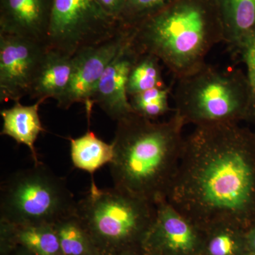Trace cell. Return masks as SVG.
Listing matches in <instances>:
<instances>
[{"mask_svg": "<svg viewBox=\"0 0 255 255\" xmlns=\"http://www.w3.org/2000/svg\"><path fill=\"white\" fill-rule=\"evenodd\" d=\"M132 34V30L128 39L106 68L91 98L92 107L99 106L115 122L134 112L127 93V84L130 70L141 53L134 45Z\"/></svg>", "mask_w": 255, "mask_h": 255, "instance_id": "obj_11", "label": "cell"}, {"mask_svg": "<svg viewBox=\"0 0 255 255\" xmlns=\"http://www.w3.org/2000/svg\"><path fill=\"white\" fill-rule=\"evenodd\" d=\"M77 204L65 179L40 162L2 182L0 221L16 226L54 225L76 214Z\"/></svg>", "mask_w": 255, "mask_h": 255, "instance_id": "obj_6", "label": "cell"}, {"mask_svg": "<svg viewBox=\"0 0 255 255\" xmlns=\"http://www.w3.org/2000/svg\"><path fill=\"white\" fill-rule=\"evenodd\" d=\"M247 251L255 255V222L246 231Z\"/></svg>", "mask_w": 255, "mask_h": 255, "instance_id": "obj_25", "label": "cell"}, {"mask_svg": "<svg viewBox=\"0 0 255 255\" xmlns=\"http://www.w3.org/2000/svg\"><path fill=\"white\" fill-rule=\"evenodd\" d=\"M174 1L175 0H127L119 21L125 27H135Z\"/></svg>", "mask_w": 255, "mask_h": 255, "instance_id": "obj_22", "label": "cell"}, {"mask_svg": "<svg viewBox=\"0 0 255 255\" xmlns=\"http://www.w3.org/2000/svg\"><path fill=\"white\" fill-rule=\"evenodd\" d=\"M132 33V28L122 26L117 34L95 46L89 47L73 56L71 80L63 96L57 101L62 110H69L75 104L85 105L90 119L92 96L104 72Z\"/></svg>", "mask_w": 255, "mask_h": 255, "instance_id": "obj_9", "label": "cell"}, {"mask_svg": "<svg viewBox=\"0 0 255 255\" xmlns=\"http://www.w3.org/2000/svg\"><path fill=\"white\" fill-rule=\"evenodd\" d=\"M232 53L244 37L255 30V0H214Z\"/></svg>", "mask_w": 255, "mask_h": 255, "instance_id": "obj_15", "label": "cell"}, {"mask_svg": "<svg viewBox=\"0 0 255 255\" xmlns=\"http://www.w3.org/2000/svg\"><path fill=\"white\" fill-rule=\"evenodd\" d=\"M73 69V57L47 50L28 96L33 100L54 99L57 102L68 88Z\"/></svg>", "mask_w": 255, "mask_h": 255, "instance_id": "obj_13", "label": "cell"}, {"mask_svg": "<svg viewBox=\"0 0 255 255\" xmlns=\"http://www.w3.org/2000/svg\"><path fill=\"white\" fill-rule=\"evenodd\" d=\"M11 225L16 246H22L37 255H63L53 225Z\"/></svg>", "mask_w": 255, "mask_h": 255, "instance_id": "obj_18", "label": "cell"}, {"mask_svg": "<svg viewBox=\"0 0 255 255\" xmlns=\"http://www.w3.org/2000/svg\"><path fill=\"white\" fill-rule=\"evenodd\" d=\"M104 9L113 17L119 20L127 0H98Z\"/></svg>", "mask_w": 255, "mask_h": 255, "instance_id": "obj_24", "label": "cell"}, {"mask_svg": "<svg viewBox=\"0 0 255 255\" xmlns=\"http://www.w3.org/2000/svg\"><path fill=\"white\" fill-rule=\"evenodd\" d=\"M122 26L98 0H53L47 48L73 57L112 38Z\"/></svg>", "mask_w": 255, "mask_h": 255, "instance_id": "obj_7", "label": "cell"}, {"mask_svg": "<svg viewBox=\"0 0 255 255\" xmlns=\"http://www.w3.org/2000/svg\"><path fill=\"white\" fill-rule=\"evenodd\" d=\"M44 43L0 33V101L20 102L29 95L46 55Z\"/></svg>", "mask_w": 255, "mask_h": 255, "instance_id": "obj_8", "label": "cell"}, {"mask_svg": "<svg viewBox=\"0 0 255 255\" xmlns=\"http://www.w3.org/2000/svg\"><path fill=\"white\" fill-rule=\"evenodd\" d=\"M132 28L140 53L155 55L179 80L205 65L224 31L214 0H175Z\"/></svg>", "mask_w": 255, "mask_h": 255, "instance_id": "obj_3", "label": "cell"}, {"mask_svg": "<svg viewBox=\"0 0 255 255\" xmlns=\"http://www.w3.org/2000/svg\"><path fill=\"white\" fill-rule=\"evenodd\" d=\"M157 205L116 187L100 189L92 177L76 214L102 255L143 250Z\"/></svg>", "mask_w": 255, "mask_h": 255, "instance_id": "obj_4", "label": "cell"}, {"mask_svg": "<svg viewBox=\"0 0 255 255\" xmlns=\"http://www.w3.org/2000/svg\"><path fill=\"white\" fill-rule=\"evenodd\" d=\"M10 255H37L29 250L23 248L22 246H18Z\"/></svg>", "mask_w": 255, "mask_h": 255, "instance_id": "obj_26", "label": "cell"}, {"mask_svg": "<svg viewBox=\"0 0 255 255\" xmlns=\"http://www.w3.org/2000/svg\"><path fill=\"white\" fill-rule=\"evenodd\" d=\"M46 100H37L32 105H23L20 102L1 111L3 121L1 135L11 137L18 144H23L29 149L34 164L40 163L35 148L38 135L44 130L40 119L39 107Z\"/></svg>", "mask_w": 255, "mask_h": 255, "instance_id": "obj_14", "label": "cell"}, {"mask_svg": "<svg viewBox=\"0 0 255 255\" xmlns=\"http://www.w3.org/2000/svg\"><path fill=\"white\" fill-rule=\"evenodd\" d=\"M156 205L155 221L144 242V251L151 255H197L201 253L204 231L166 199Z\"/></svg>", "mask_w": 255, "mask_h": 255, "instance_id": "obj_10", "label": "cell"}, {"mask_svg": "<svg viewBox=\"0 0 255 255\" xmlns=\"http://www.w3.org/2000/svg\"><path fill=\"white\" fill-rule=\"evenodd\" d=\"M174 113L196 127L239 124L248 119L249 85L240 70L222 71L205 64L177 80Z\"/></svg>", "mask_w": 255, "mask_h": 255, "instance_id": "obj_5", "label": "cell"}, {"mask_svg": "<svg viewBox=\"0 0 255 255\" xmlns=\"http://www.w3.org/2000/svg\"><path fill=\"white\" fill-rule=\"evenodd\" d=\"M169 87H156L129 97L134 112L144 118L155 121L170 111Z\"/></svg>", "mask_w": 255, "mask_h": 255, "instance_id": "obj_21", "label": "cell"}, {"mask_svg": "<svg viewBox=\"0 0 255 255\" xmlns=\"http://www.w3.org/2000/svg\"><path fill=\"white\" fill-rule=\"evenodd\" d=\"M53 0H1L0 33L46 45Z\"/></svg>", "mask_w": 255, "mask_h": 255, "instance_id": "obj_12", "label": "cell"}, {"mask_svg": "<svg viewBox=\"0 0 255 255\" xmlns=\"http://www.w3.org/2000/svg\"><path fill=\"white\" fill-rule=\"evenodd\" d=\"M246 230L231 225H217L204 230L201 252L205 255H241L247 251Z\"/></svg>", "mask_w": 255, "mask_h": 255, "instance_id": "obj_19", "label": "cell"}, {"mask_svg": "<svg viewBox=\"0 0 255 255\" xmlns=\"http://www.w3.org/2000/svg\"><path fill=\"white\" fill-rule=\"evenodd\" d=\"M70 157L76 168L91 174L110 164L114 158L112 143H107L95 132L87 131L77 138H70Z\"/></svg>", "mask_w": 255, "mask_h": 255, "instance_id": "obj_16", "label": "cell"}, {"mask_svg": "<svg viewBox=\"0 0 255 255\" xmlns=\"http://www.w3.org/2000/svg\"><path fill=\"white\" fill-rule=\"evenodd\" d=\"M166 200L203 231H248L255 222V132L238 124L195 127Z\"/></svg>", "mask_w": 255, "mask_h": 255, "instance_id": "obj_1", "label": "cell"}, {"mask_svg": "<svg viewBox=\"0 0 255 255\" xmlns=\"http://www.w3.org/2000/svg\"><path fill=\"white\" fill-rule=\"evenodd\" d=\"M118 255H151L147 253V252L142 250V251L130 252V253H123V254H120Z\"/></svg>", "mask_w": 255, "mask_h": 255, "instance_id": "obj_27", "label": "cell"}, {"mask_svg": "<svg viewBox=\"0 0 255 255\" xmlns=\"http://www.w3.org/2000/svg\"><path fill=\"white\" fill-rule=\"evenodd\" d=\"M63 255H102L77 214L53 225Z\"/></svg>", "mask_w": 255, "mask_h": 255, "instance_id": "obj_17", "label": "cell"}, {"mask_svg": "<svg viewBox=\"0 0 255 255\" xmlns=\"http://www.w3.org/2000/svg\"><path fill=\"white\" fill-rule=\"evenodd\" d=\"M184 126L174 113L165 122L135 112L117 122L110 164L114 187L154 204L166 199L182 156Z\"/></svg>", "mask_w": 255, "mask_h": 255, "instance_id": "obj_2", "label": "cell"}, {"mask_svg": "<svg viewBox=\"0 0 255 255\" xmlns=\"http://www.w3.org/2000/svg\"><path fill=\"white\" fill-rule=\"evenodd\" d=\"M233 53L241 57L242 61L246 65L250 92L247 121L255 122V30L243 38Z\"/></svg>", "mask_w": 255, "mask_h": 255, "instance_id": "obj_23", "label": "cell"}, {"mask_svg": "<svg viewBox=\"0 0 255 255\" xmlns=\"http://www.w3.org/2000/svg\"><path fill=\"white\" fill-rule=\"evenodd\" d=\"M166 86L158 58L148 53H141L139 55L130 70L128 80V97L156 87Z\"/></svg>", "mask_w": 255, "mask_h": 255, "instance_id": "obj_20", "label": "cell"}]
</instances>
